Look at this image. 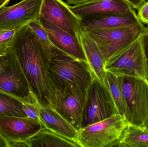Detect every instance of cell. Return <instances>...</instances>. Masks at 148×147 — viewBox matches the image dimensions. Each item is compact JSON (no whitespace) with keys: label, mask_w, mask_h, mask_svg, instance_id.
Instances as JSON below:
<instances>
[{"label":"cell","mask_w":148,"mask_h":147,"mask_svg":"<svg viewBox=\"0 0 148 147\" xmlns=\"http://www.w3.org/2000/svg\"><path fill=\"white\" fill-rule=\"evenodd\" d=\"M9 48L15 54L31 91L39 101L55 108V88L47 68L49 58L27 25L16 31Z\"/></svg>","instance_id":"cell-1"},{"label":"cell","mask_w":148,"mask_h":147,"mask_svg":"<svg viewBox=\"0 0 148 147\" xmlns=\"http://www.w3.org/2000/svg\"><path fill=\"white\" fill-rule=\"evenodd\" d=\"M47 68L55 90L70 84L86 90L93 77L86 61L58 49L49 59Z\"/></svg>","instance_id":"cell-2"},{"label":"cell","mask_w":148,"mask_h":147,"mask_svg":"<svg viewBox=\"0 0 148 147\" xmlns=\"http://www.w3.org/2000/svg\"><path fill=\"white\" fill-rule=\"evenodd\" d=\"M128 123L123 116L114 115L78 130L80 147H115Z\"/></svg>","instance_id":"cell-3"},{"label":"cell","mask_w":148,"mask_h":147,"mask_svg":"<svg viewBox=\"0 0 148 147\" xmlns=\"http://www.w3.org/2000/svg\"><path fill=\"white\" fill-rule=\"evenodd\" d=\"M95 42L105 60V64L126 49L141 33L139 28H82Z\"/></svg>","instance_id":"cell-4"},{"label":"cell","mask_w":148,"mask_h":147,"mask_svg":"<svg viewBox=\"0 0 148 147\" xmlns=\"http://www.w3.org/2000/svg\"><path fill=\"white\" fill-rule=\"evenodd\" d=\"M117 114L110 92L106 85L95 77L86 89L82 128Z\"/></svg>","instance_id":"cell-5"},{"label":"cell","mask_w":148,"mask_h":147,"mask_svg":"<svg viewBox=\"0 0 148 147\" xmlns=\"http://www.w3.org/2000/svg\"><path fill=\"white\" fill-rule=\"evenodd\" d=\"M123 91L128 108L129 124L145 128L148 124V80L123 77Z\"/></svg>","instance_id":"cell-6"},{"label":"cell","mask_w":148,"mask_h":147,"mask_svg":"<svg viewBox=\"0 0 148 147\" xmlns=\"http://www.w3.org/2000/svg\"><path fill=\"white\" fill-rule=\"evenodd\" d=\"M147 62L140 33L122 52L105 64V69L121 77L147 79Z\"/></svg>","instance_id":"cell-7"},{"label":"cell","mask_w":148,"mask_h":147,"mask_svg":"<svg viewBox=\"0 0 148 147\" xmlns=\"http://www.w3.org/2000/svg\"><path fill=\"white\" fill-rule=\"evenodd\" d=\"M4 54L6 65L4 72L0 74V91L22 102H31V89L15 54L10 48Z\"/></svg>","instance_id":"cell-8"},{"label":"cell","mask_w":148,"mask_h":147,"mask_svg":"<svg viewBox=\"0 0 148 147\" xmlns=\"http://www.w3.org/2000/svg\"><path fill=\"white\" fill-rule=\"evenodd\" d=\"M56 111L78 131L82 128L83 112L86 89L68 84L61 89H56Z\"/></svg>","instance_id":"cell-9"},{"label":"cell","mask_w":148,"mask_h":147,"mask_svg":"<svg viewBox=\"0 0 148 147\" xmlns=\"http://www.w3.org/2000/svg\"><path fill=\"white\" fill-rule=\"evenodd\" d=\"M40 17L79 40L83 31L82 19L63 0H43Z\"/></svg>","instance_id":"cell-10"},{"label":"cell","mask_w":148,"mask_h":147,"mask_svg":"<svg viewBox=\"0 0 148 147\" xmlns=\"http://www.w3.org/2000/svg\"><path fill=\"white\" fill-rule=\"evenodd\" d=\"M43 0H22L10 7H0V28L17 30L40 17Z\"/></svg>","instance_id":"cell-11"},{"label":"cell","mask_w":148,"mask_h":147,"mask_svg":"<svg viewBox=\"0 0 148 147\" xmlns=\"http://www.w3.org/2000/svg\"><path fill=\"white\" fill-rule=\"evenodd\" d=\"M32 102L35 106L39 121L43 127L78 144V131L55 109L38 100L31 91Z\"/></svg>","instance_id":"cell-12"},{"label":"cell","mask_w":148,"mask_h":147,"mask_svg":"<svg viewBox=\"0 0 148 147\" xmlns=\"http://www.w3.org/2000/svg\"><path fill=\"white\" fill-rule=\"evenodd\" d=\"M43 127L30 117H0V134L9 142H26Z\"/></svg>","instance_id":"cell-13"},{"label":"cell","mask_w":148,"mask_h":147,"mask_svg":"<svg viewBox=\"0 0 148 147\" xmlns=\"http://www.w3.org/2000/svg\"><path fill=\"white\" fill-rule=\"evenodd\" d=\"M82 28H111L130 26L139 28L142 30L144 24L134 10L127 14H95L82 18Z\"/></svg>","instance_id":"cell-14"},{"label":"cell","mask_w":148,"mask_h":147,"mask_svg":"<svg viewBox=\"0 0 148 147\" xmlns=\"http://www.w3.org/2000/svg\"><path fill=\"white\" fill-rule=\"evenodd\" d=\"M39 20L45 28L53 45L66 54L79 59L86 60L80 40L54 24L40 17Z\"/></svg>","instance_id":"cell-15"},{"label":"cell","mask_w":148,"mask_h":147,"mask_svg":"<svg viewBox=\"0 0 148 147\" xmlns=\"http://www.w3.org/2000/svg\"><path fill=\"white\" fill-rule=\"evenodd\" d=\"M70 8L81 18L95 14H127L135 10L125 0H92Z\"/></svg>","instance_id":"cell-16"},{"label":"cell","mask_w":148,"mask_h":147,"mask_svg":"<svg viewBox=\"0 0 148 147\" xmlns=\"http://www.w3.org/2000/svg\"><path fill=\"white\" fill-rule=\"evenodd\" d=\"M79 40L83 48L87 63L92 76L104 83L107 71L103 54L95 42L83 30L80 34Z\"/></svg>","instance_id":"cell-17"},{"label":"cell","mask_w":148,"mask_h":147,"mask_svg":"<svg viewBox=\"0 0 148 147\" xmlns=\"http://www.w3.org/2000/svg\"><path fill=\"white\" fill-rule=\"evenodd\" d=\"M25 142L28 147H80L75 142L44 127Z\"/></svg>","instance_id":"cell-18"},{"label":"cell","mask_w":148,"mask_h":147,"mask_svg":"<svg viewBox=\"0 0 148 147\" xmlns=\"http://www.w3.org/2000/svg\"><path fill=\"white\" fill-rule=\"evenodd\" d=\"M123 77L107 71L104 84L108 87L114 101L117 114L127 118L128 108L123 91Z\"/></svg>","instance_id":"cell-19"},{"label":"cell","mask_w":148,"mask_h":147,"mask_svg":"<svg viewBox=\"0 0 148 147\" xmlns=\"http://www.w3.org/2000/svg\"><path fill=\"white\" fill-rule=\"evenodd\" d=\"M115 147H148V130L129 124Z\"/></svg>","instance_id":"cell-20"},{"label":"cell","mask_w":148,"mask_h":147,"mask_svg":"<svg viewBox=\"0 0 148 147\" xmlns=\"http://www.w3.org/2000/svg\"><path fill=\"white\" fill-rule=\"evenodd\" d=\"M27 117L23 107V102L9 94L0 91V117Z\"/></svg>","instance_id":"cell-21"},{"label":"cell","mask_w":148,"mask_h":147,"mask_svg":"<svg viewBox=\"0 0 148 147\" xmlns=\"http://www.w3.org/2000/svg\"><path fill=\"white\" fill-rule=\"evenodd\" d=\"M39 39L49 59L54 54L57 48L53 45L48 35L39 20L33 21L27 24Z\"/></svg>","instance_id":"cell-22"},{"label":"cell","mask_w":148,"mask_h":147,"mask_svg":"<svg viewBox=\"0 0 148 147\" xmlns=\"http://www.w3.org/2000/svg\"><path fill=\"white\" fill-rule=\"evenodd\" d=\"M16 32L0 28V55H3L10 47Z\"/></svg>","instance_id":"cell-23"},{"label":"cell","mask_w":148,"mask_h":147,"mask_svg":"<svg viewBox=\"0 0 148 147\" xmlns=\"http://www.w3.org/2000/svg\"><path fill=\"white\" fill-rule=\"evenodd\" d=\"M23 107L27 117H30L39 121V117H38L37 110L35 106L32 102V98H31V102H23Z\"/></svg>","instance_id":"cell-24"},{"label":"cell","mask_w":148,"mask_h":147,"mask_svg":"<svg viewBox=\"0 0 148 147\" xmlns=\"http://www.w3.org/2000/svg\"><path fill=\"white\" fill-rule=\"evenodd\" d=\"M137 15L143 24L148 21V1L145 2L138 10Z\"/></svg>","instance_id":"cell-25"},{"label":"cell","mask_w":148,"mask_h":147,"mask_svg":"<svg viewBox=\"0 0 148 147\" xmlns=\"http://www.w3.org/2000/svg\"><path fill=\"white\" fill-rule=\"evenodd\" d=\"M143 46L147 61H148V35L141 33Z\"/></svg>","instance_id":"cell-26"},{"label":"cell","mask_w":148,"mask_h":147,"mask_svg":"<svg viewBox=\"0 0 148 147\" xmlns=\"http://www.w3.org/2000/svg\"><path fill=\"white\" fill-rule=\"evenodd\" d=\"M134 9L138 10L147 0H125Z\"/></svg>","instance_id":"cell-27"},{"label":"cell","mask_w":148,"mask_h":147,"mask_svg":"<svg viewBox=\"0 0 148 147\" xmlns=\"http://www.w3.org/2000/svg\"><path fill=\"white\" fill-rule=\"evenodd\" d=\"M4 54L0 55V74L4 72L6 67V59Z\"/></svg>","instance_id":"cell-28"},{"label":"cell","mask_w":148,"mask_h":147,"mask_svg":"<svg viewBox=\"0 0 148 147\" xmlns=\"http://www.w3.org/2000/svg\"><path fill=\"white\" fill-rule=\"evenodd\" d=\"M9 147H28L25 142H9Z\"/></svg>","instance_id":"cell-29"},{"label":"cell","mask_w":148,"mask_h":147,"mask_svg":"<svg viewBox=\"0 0 148 147\" xmlns=\"http://www.w3.org/2000/svg\"><path fill=\"white\" fill-rule=\"evenodd\" d=\"M66 1L69 4L76 5L82 4V3L87 2L89 1H92V0H66Z\"/></svg>","instance_id":"cell-30"},{"label":"cell","mask_w":148,"mask_h":147,"mask_svg":"<svg viewBox=\"0 0 148 147\" xmlns=\"http://www.w3.org/2000/svg\"><path fill=\"white\" fill-rule=\"evenodd\" d=\"M0 147H9V143L0 134Z\"/></svg>","instance_id":"cell-31"},{"label":"cell","mask_w":148,"mask_h":147,"mask_svg":"<svg viewBox=\"0 0 148 147\" xmlns=\"http://www.w3.org/2000/svg\"><path fill=\"white\" fill-rule=\"evenodd\" d=\"M10 1V0H0V7L3 6H6Z\"/></svg>","instance_id":"cell-32"},{"label":"cell","mask_w":148,"mask_h":147,"mask_svg":"<svg viewBox=\"0 0 148 147\" xmlns=\"http://www.w3.org/2000/svg\"><path fill=\"white\" fill-rule=\"evenodd\" d=\"M141 33L146 34L148 35V25H146V26H144V27L143 28L142 30Z\"/></svg>","instance_id":"cell-33"},{"label":"cell","mask_w":148,"mask_h":147,"mask_svg":"<svg viewBox=\"0 0 148 147\" xmlns=\"http://www.w3.org/2000/svg\"><path fill=\"white\" fill-rule=\"evenodd\" d=\"M147 79L148 80V61L147 62Z\"/></svg>","instance_id":"cell-34"},{"label":"cell","mask_w":148,"mask_h":147,"mask_svg":"<svg viewBox=\"0 0 148 147\" xmlns=\"http://www.w3.org/2000/svg\"><path fill=\"white\" fill-rule=\"evenodd\" d=\"M144 25H148V21L145 22V23H144Z\"/></svg>","instance_id":"cell-35"},{"label":"cell","mask_w":148,"mask_h":147,"mask_svg":"<svg viewBox=\"0 0 148 147\" xmlns=\"http://www.w3.org/2000/svg\"><path fill=\"white\" fill-rule=\"evenodd\" d=\"M147 129L148 130V124L147 126Z\"/></svg>","instance_id":"cell-36"},{"label":"cell","mask_w":148,"mask_h":147,"mask_svg":"<svg viewBox=\"0 0 148 147\" xmlns=\"http://www.w3.org/2000/svg\"><path fill=\"white\" fill-rule=\"evenodd\" d=\"M147 1H148V0H147Z\"/></svg>","instance_id":"cell-37"}]
</instances>
